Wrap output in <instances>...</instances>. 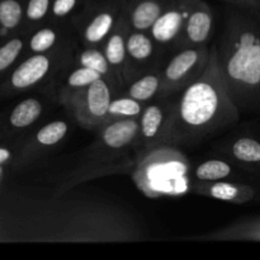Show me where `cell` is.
Segmentation results:
<instances>
[{"label":"cell","instance_id":"16","mask_svg":"<svg viewBox=\"0 0 260 260\" xmlns=\"http://www.w3.org/2000/svg\"><path fill=\"white\" fill-rule=\"evenodd\" d=\"M161 89V78L156 74H149L135 81L128 89V96L139 102H146L154 98L155 94Z\"/></svg>","mask_w":260,"mask_h":260},{"label":"cell","instance_id":"13","mask_svg":"<svg viewBox=\"0 0 260 260\" xmlns=\"http://www.w3.org/2000/svg\"><path fill=\"white\" fill-rule=\"evenodd\" d=\"M233 156L260 175V140L254 137H240L231 146Z\"/></svg>","mask_w":260,"mask_h":260},{"label":"cell","instance_id":"10","mask_svg":"<svg viewBox=\"0 0 260 260\" xmlns=\"http://www.w3.org/2000/svg\"><path fill=\"white\" fill-rule=\"evenodd\" d=\"M50 60L47 56L38 55L32 56L25 60L19 68L13 73L12 84L14 88L23 89L35 85L40 80H42L46 74L50 70Z\"/></svg>","mask_w":260,"mask_h":260},{"label":"cell","instance_id":"4","mask_svg":"<svg viewBox=\"0 0 260 260\" xmlns=\"http://www.w3.org/2000/svg\"><path fill=\"white\" fill-rule=\"evenodd\" d=\"M62 101L84 128H95L108 121L109 104L112 99L108 84L103 78L85 88L73 89V91L62 98Z\"/></svg>","mask_w":260,"mask_h":260},{"label":"cell","instance_id":"21","mask_svg":"<svg viewBox=\"0 0 260 260\" xmlns=\"http://www.w3.org/2000/svg\"><path fill=\"white\" fill-rule=\"evenodd\" d=\"M68 128V123L63 121L51 122L38 131L37 141L45 146H52L66 136Z\"/></svg>","mask_w":260,"mask_h":260},{"label":"cell","instance_id":"17","mask_svg":"<svg viewBox=\"0 0 260 260\" xmlns=\"http://www.w3.org/2000/svg\"><path fill=\"white\" fill-rule=\"evenodd\" d=\"M127 53L131 56L134 60L144 61L147 60L154 52V43L150 37H147L145 33L139 32L131 33L126 40Z\"/></svg>","mask_w":260,"mask_h":260},{"label":"cell","instance_id":"8","mask_svg":"<svg viewBox=\"0 0 260 260\" xmlns=\"http://www.w3.org/2000/svg\"><path fill=\"white\" fill-rule=\"evenodd\" d=\"M187 8L184 0H173L151 27V36L156 42L168 43L184 28Z\"/></svg>","mask_w":260,"mask_h":260},{"label":"cell","instance_id":"31","mask_svg":"<svg viewBox=\"0 0 260 260\" xmlns=\"http://www.w3.org/2000/svg\"><path fill=\"white\" fill-rule=\"evenodd\" d=\"M10 157V152L5 149H0V164L4 161H7Z\"/></svg>","mask_w":260,"mask_h":260},{"label":"cell","instance_id":"19","mask_svg":"<svg viewBox=\"0 0 260 260\" xmlns=\"http://www.w3.org/2000/svg\"><path fill=\"white\" fill-rule=\"evenodd\" d=\"M141 102L126 96L111 101L108 111V118H135L142 113Z\"/></svg>","mask_w":260,"mask_h":260},{"label":"cell","instance_id":"12","mask_svg":"<svg viewBox=\"0 0 260 260\" xmlns=\"http://www.w3.org/2000/svg\"><path fill=\"white\" fill-rule=\"evenodd\" d=\"M169 113H167L164 107L151 104V106L144 108L141 113V121H140V131L142 137L147 141L159 140Z\"/></svg>","mask_w":260,"mask_h":260},{"label":"cell","instance_id":"28","mask_svg":"<svg viewBox=\"0 0 260 260\" xmlns=\"http://www.w3.org/2000/svg\"><path fill=\"white\" fill-rule=\"evenodd\" d=\"M235 233L238 238L260 241V218L240 225L235 229Z\"/></svg>","mask_w":260,"mask_h":260},{"label":"cell","instance_id":"3","mask_svg":"<svg viewBox=\"0 0 260 260\" xmlns=\"http://www.w3.org/2000/svg\"><path fill=\"white\" fill-rule=\"evenodd\" d=\"M189 172L190 164L182 151L160 146L137 162L132 179L147 198L174 197L190 189Z\"/></svg>","mask_w":260,"mask_h":260},{"label":"cell","instance_id":"5","mask_svg":"<svg viewBox=\"0 0 260 260\" xmlns=\"http://www.w3.org/2000/svg\"><path fill=\"white\" fill-rule=\"evenodd\" d=\"M210 50L203 45L185 48L170 60L161 78V89L164 93L182 89L194 80L206 66Z\"/></svg>","mask_w":260,"mask_h":260},{"label":"cell","instance_id":"2","mask_svg":"<svg viewBox=\"0 0 260 260\" xmlns=\"http://www.w3.org/2000/svg\"><path fill=\"white\" fill-rule=\"evenodd\" d=\"M236 8L216 47L218 62L240 112H260V9Z\"/></svg>","mask_w":260,"mask_h":260},{"label":"cell","instance_id":"25","mask_svg":"<svg viewBox=\"0 0 260 260\" xmlns=\"http://www.w3.org/2000/svg\"><path fill=\"white\" fill-rule=\"evenodd\" d=\"M56 33L55 30L50 29V28H43V29H40L30 40V48L32 51L37 53H42L45 51L50 50L56 42Z\"/></svg>","mask_w":260,"mask_h":260},{"label":"cell","instance_id":"7","mask_svg":"<svg viewBox=\"0 0 260 260\" xmlns=\"http://www.w3.org/2000/svg\"><path fill=\"white\" fill-rule=\"evenodd\" d=\"M187 8L184 29L190 45L201 46L208 40L213 25L211 8L202 0H184Z\"/></svg>","mask_w":260,"mask_h":260},{"label":"cell","instance_id":"9","mask_svg":"<svg viewBox=\"0 0 260 260\" xmlns=\"http://www.w3.org/2000/svg\"><path fill=\"white\" fill-rule=\"evenodd\" d=\"M140 132V122L135 118H116L102 131V140L112 149H122L131 144Z\"/></svg>","mask_w":260,"mask_h":260},{"label":"cell","instance_id":"26","mask_svg":"<svg viewBox=\"0 0 260 260\" xmlns=\"http://www.w3.org/2000/svg\"><path fill=\"white\" fill-rule=\"evenodd\" d=\"M23 48V42L18 38L9 41L7 45L0 48V71L5 70L9 65L14 62L19 52Z\"/></svg>","mask_w":260,"mask_h":260},{"label":"cell","instance_id":"15","mask_svg":"<svg viewBox=\"0 0 260 260\" xmlns=\"http://www.w3.org/2000/svg\"><path fill=\"white\" fill-rule=\"evenodd\" d=\"M233 174V167L223 160H208L198 165L194 177L198 182H217Z\"/></svg>","mask_w":260,"mask_h":260},{"label":"cell","instance_id":"23","mask_svg":"<svg viewBox=\"0 0 260 260\" xmlns=\"http://www.w3.org/2000/svg\"><path fill=\"white\" fill-rule=\"evenodd\" d=\"M79 61H80L81 66L93 69V70L98 71L102 75H106L108 73L109 65H111L108 60H107L106 55L102 53L101 51L94 50V48L85 50L84 52H81Z\"/></svg>","mask_w":260,"mask_h":260},{"label":"cell","instance_id":"11","mask_svg":"<svg viewBox=\"0 0 260 260\" xmlns=\"http://www.w3.org/2000/svg\"><path fill=\"white\" fill-rule=\"evenodd\" d=\"M170 3L168 0H137L129 14L135 29H150Z\"/></svg>","mask_w":260,"mask_h":260},{"label":"cell","instance_id":"24","mask_svg":"<svg viewBox=\"0 0 260 260\" xmlns=\"http://www.w3.org/2000/svg\"><path fill=\"white\" fill-rule=\"evenodd\" d=\"M101 78H103V75L99 74L98 71L93 70L90 68L81 66L80 69H78V70H75L69 75L68 86L70 89L85 88V86L90 85V84H93L94 81H96Z\"/></svg>","mask_w":260,"mask_h":260},{"label":"cell","instance_id":"32","mask_svg":"<svg viewBox=\"0 0 260 260\" xmlns=\"http://www.w3.org/2000/svg\"><path fill=\"white\" fill-rule=\"evenodd\" d=\"M0 174H2V168H0Z\"/></svg>","mask_w":260,"mask_h":260},{"label":"cell","instance_id":"22","mask_svg":"<svg viewBox=\"0 0 260 260\" xmlns=\"http://www.w3.org/2000/svg\"><path fill=\"white\" fill-rule=\"evenodd\" d=\"M22 19V5L17 0L0 3V23L5 28H14Z\"/></svg>","mask_w":260,"mask_h":260},{"label":"cell","instance_id":"27","mask_svg":"<svg viewBox=\"0 0 260 260\" xmlns=\"http://www.w3.org/2000/svg\"><path fill=\"white\" fill-rule=\"evenodd\" d=\"M51 0H29L27 5V17L32 20H40L47 14Z\"/></svg>","mask_w":260,"mask_h":260},{"label":"cell","instance_id":"18","mask_svg":"<svg viewBox=\"0 0 260 260\" xmlns=\"http://www.w3.org/2000/svg\"><path fill=\"white\" fill-rule=\"evenodd\" d=\"M114 15L109 12H102L93 18L85 29V40L89 43H98L111 32Z\"/></svg>","mask_w":260,"mask_h":260},{"label":"cell","instance_id":"29","mask_svg":"<svg viewBox=\"0 0 260 260\" xmlns=\"http://www.w3.org/2000/svg\"><path fill=\"white\" fill-rule=\"evenodd\" d=\"M78 4V0H53L52 13L56 17H65L70 14Z\"/></svg>","mask_w":260,"mask_h":260},{"label":"cell","instance_id":"6","mask_svg":"<svg viewBox=\"0 0 260 260\" xmlns=\"http://www.w3.org/2000/svg\"><path fill=\"white\" fill-rule=\"evenodd\" d=\"M192 189L198 194L207 196L223 202L248 203L258 197V188L243 183H230L217 180V182H200V184L192 185Z\"/></svg>","mask_w":260,"mask_h":260},{"label":"cell","instance_id":"1","mask_svg":"<svg viewBox=\"0 0 260 260\" xmlns=\"http://www.w3.org/2000/svg\"><path fill=\"white\" fill-rule=\"evenodd\" d=\"M240 109L229 93L216 47L202 73L183 90L179 102L170 109L159 140L164 144H194L236 123Z\"/></svg>","mask_w":260,"mask_h":260},{"label":"cell","instance_id":"14","mask_svg":"<svg viewBox=\"0 0 260 260\" xmlns=\"http://www.w3.org/2000/svg\"><path fill=\"white\" fill-rule=\"evenodd\" d=\"M42 113V104L37 99H25L18 104L10 114V123L17 128H23L37 121Z\"/></svg>","mask_w":260,"mask_h":260},{"label":"cell","instance_id":"30","mask_svg":"<svg viewBox=\"0 0 260 260\" xmlns=\"http://www.w3.org/2000/svg\"><path fill=\"white\" fill-rule=\"evenodd\" d=\"M230 4L240 8H259L260 9V0H226Z\"/></svg>","mask_w":260,"mask_h":260},{"label":"cell","instance_id":"20","mask_svg":"<svg viewBox=\"0 0 260 260\" xmlns=\"http://www.w3.org/2000/svg\"><path fill=\"white\" fill-rule=\"evenodd\" d=\"M107 60L112 66H122L127 55L126 40L122 33L116 32L109 37L104 50Z\"/></svg>","mask_w":260,"mask_h":260}]
</instances>
